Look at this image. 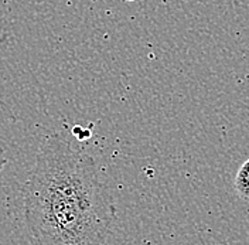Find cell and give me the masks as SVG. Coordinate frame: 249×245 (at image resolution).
I'll return each mask as SVG.
<instances>
[{"mask_svg": "<svg viewBox=\"0 0 249 245\" xmlns=\"http://www.w3.org/2000/svg\"><path fill=\"white\" fill-rule=\"evenodd\" d=\"M23 210L36 245H102L115 218L92 156L58 133L40 145Z\"/></svg>", "mask_w": 249, "mask_h": 245, "instance_id": "6da1fadb", "label": "cell"}, {"mask_svg": "<svg viewBox=\"0 0 249 245\" xmlns=\"http://www.w3.org/2000/svg\"><path fill=\"white\" fill-rule=\"evenodd\" d=\"M6 165H7V157H6V154H4V149L0 146V173H1V170L4 169Z\"/></svg>", "mask_w": 249, "mask_h": 245, "instance_id": "3957f363", "label": "cell"}, {"mask_svg": "<svg viewBox=\"0 0 249 245\" xmlns=\"http://www.w3.org/2000/svg\"><path fill=\"white\" fill-rule=\"evenodd\" d=\"M235 191L244 200H249V159L241 165L235 176Z\"/></svg>", "mask_w": 249, "mask_h": 245, "instance_id": "7a4b0ae2", "label": "cell"}, {"mask_svg": "<svg viewBox=\"0 0 249 245\" xmlns=\"http://www.w3.org/2000/svg\"><path fill=\"white\" fill-rule=\"evenodd\" d=\"M122 1H136V0H122Z\"/></svg>", "mask_w": 249, "mask_h": 245, "instance_id": "277c9868", "label": "cell"}]
</instances>
